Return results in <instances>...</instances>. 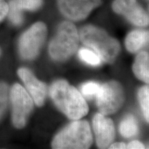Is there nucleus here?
<instances>
[{
    "label": "nucleus",
    "instance_id": "obj_1",
    "mask_svg": "<svg viewBox=\"0 0 149 149\" xmlns=\"http://www.w3.org/2000/svg\"><path fill=\"white\" fill-rule=\"evenodd\" d=\"M50 96L59 111L70 120H78L88 112L81 94L65 80H57L51 86Z\"/></svg>",
    "mask_w": 149,
    "mask_h": 149
},
{
    "label": "nucleus",
    "instance_id": "obj_2",
    "mask_svg": "<svg viewBox=\"0 0 149 149\" xmlns=\"http://www.w3.org/2000/svg\"><path fill=\"white\" fill-rule=\"evenodd\" d=\"M79 39L84 45L94 50L105 62H114L120 53V45L118 41L97 27H83L80 31Z\"/></svg>",
    "mask_w": 149,
    "mask_h": 149
},
{
    "label": "nucleus",
    "instance_id": "obj_3",
    "mask_svg": "<svg viewBox=\"0 0 149 149\" xmlns=\"http://www.w3.org/2000/svg\"><path fill=\"white\" fill-rule=\"evenodd\" d=\"M93 141L89 124L86 121L79 120L70 123L55 135L52 141V148H88Z\"/></svg>",
    "mask_w": 149,
    "mask_h": 149
},
{
    "label": "nucleus",
    "instance_id": "obj_4",
    "mask_svg": "<svg viewBox=\"0 0 149 149\" xmlns=\"http://www.w3.org/2000/svg\"><path fill=\"white\" fill-rule=\"evenodd\" d=\"M79 41V34L74 24L69 22H62L50 43V55L56 61L66 60L77 51Z\"/></svg>",
    "mask_w": 149,
    "mask_h": 149
},
{
    "label": "nucleus",
    "instance_id": "obj_5",
    "mask_svg": "<svg viewBox=\"0 0 149 149\" xmlns=\"http://www.w3.org/2000/svg\"><path fill=\"white\" fill-rule=\"evenodd\" d=\"M10 100L12 104L13 124L17 128H24L33 109V98L22 86L15 84L11 88Z\"/></svg>",
    "mask_w": 149,
    "mask_h": 149
},
{
    "label": "nucleus",
    "instance_id": "obj_6",
    "mask_svg": "<svg viewBox=\"0 0 149 149\" xmlns=\"http://www.w3.org/2000/svg\"><path fill=\"white\" fill-rule=\"evenodd\" d=\"M47 35V28L43 22H37L26 31L19 40V51L24 59H33L40 53Z\"/></svg>",
    "mask_w": 149,
    "mask_h": 149
},
{
    "label": "nucleus",
    "instance_id": "obj_7",
    "mask_svg": "<svg viewBox=\"0 0 149 149\" xmlns=\"http://www.w3.org/2000/svg\"><path fill=\"white\" fill-rule=\"evenodd\" d=\"M96 97L97 105L102 114H113L120 109L124 103V90L120 83L111 81L101 86Z\"/></svg>",
    "mask_w": 149,
    "mask_h": 149
},
{
    "label": "nucleus",
    "instance_id": "obj_8",
    "mask_svg": "<svg viewBox=\"0 0 149 149\" xmlns=\"http://www.w3.org/2000/svg\"><path fill=\"white\" fill-rule=\"evenodd\" d=\"M101 3L102 0H57L61 13L74 21L85 19Z\"/></svg>",
    "mask_w": 149,
    "mask_h": 149
},
{
    "label": "nucleus",
    "instance_id": "obj_9",
    "mask_svg": "<svg viewBox=\"0 0 149 149\" xmlns=\"http://www.w3.org/2000/svg\"><path fill=\"white\" fill-rule=\"evenodd\" d=\"M112 7L116 13L123 15L136 26H146L149 24V17L136 0H115Z\"/></svg>",
    "mask_w": 149,
    "mask_h": 149
},
{
    "label": "nucleus",
    "instance_id": "obj_10",
    "mask_svg": "<svg viewBox=\"0 0 149 149\" xmlns=\"http://www.w3.org/2000/svg\"><path fill=\"white\" fill-rule=\"evenodd\" d=\"M17 74L35 104L38 107L43 106L47 92L46 85L37 79L32 72L26 68H19Z\"/></svg>",
    "mask_w": 149,
    "mask_h": 149
},
{
    "label": "nucleus",
    "instance_id": "obj_11",
    "mask_svg": "<svg viewBox=\"0 0 149 149\" xmlns=\"http://www.w3.org/2000/svg\"><path fill=\"white\" fill-rule=\"evenodd\" d=\"M93 126L97 146L101 148L109 146L115 137L113 121L102 113H97L93 117Z\"/></svg>",
    "mask_w": 149,
    "mask_h": 149
},
{
    "label": "nucleus",
    "instance_id": "obj_12",
    "mask_svg": "<svg viewBox=\"0 0 149 149\" xmlns=\"http://www.w3.org/2000/svg\"><path fill=\"white\" fill-rule=\"evenodd\" d=\"M125 44L128 51L137 52L149 44V31L143 30L132 31L126 37Z\"/></svg>",
    "mask_w": 149,
    "mask_h": 149
},
{
    "label": "nucleus",
    "instance_id": "obj_13",
    "mask_svg": "<svg viewBox=\"0 0 149 149\" xmlns=\"http://www.w3.org/2000/svg\"><path fill=\"white\" fill-rule=\"evenodd\" d=\"M133 70L137 79L149 84V54L147 52H141L137 55Z\"/></svg>",
    "mask_w": 149,
    "mask_h": 149
},
{
    "label": "nucleus",
    "instance_id": "obj_14",
    "mask_svg": "<svg viewBox=\"0 0 149 149\" xmlns=\"http://www.w3.org/2000/svg\"><path fill=\"white\" fill-rule=\"evenodd\" d=\"M120 131L123 137L129 138L138 133V125L135 118L132 115H128L121 122Z\"/></svg>",
    "mask_w": 149,
    "mask_h": 149
},
{
    "label": "nucleus",
    "instance_id": "obj_15",
    "mask_svg": "<svg viewBox=\"0 0 149 149\" xmlns=\"http://www.w3.org/2000/svg\"><path fill=\"white\" fill-rule=\"evenodd\" d=\"M138 100L145 119L149 123V85L144 86L139 89Z\"/></svg>",
    "mask_w": 149,
    "mask_h": 149
},
{
    "label": "nucleus",
    "instance_id": "obj_16",
    "mask_svg": "<svg viewBox=\"0 0 149 149\" xmlns=\"http://www.w3.org/2000/svg\"><path fill=\"white\" fill-rule=\"evenodd\" d=\"M8 18L14 25L19 26L23 22V14L22 11L17 6L14 0L8 3Z\"/></svg>",
    "mask_w": 149,
    "mask_h": 149
},
{
    "label": "nucleus",
    "instance_id": "obj_17",
    "mask_svg": "<svg viewBox=\"0 0 149 149\" xmlns=\"http://www.w3.org/2000/svg\"><path fill=\"white\" fill-rule=\"evenodd\" d=\"M79 55L81 60L91 66H98L101 63L100 56L86 48H81L79 51Z\"/></svg>",
    "mask_w": 149,
    "mask_h": 149
},
{
    "label": "nucleus",
    "instance_id": "obj_18",
    "mask_svg": "<svg viewBox=\"0 0 149 149\" xmlns=\"http://www.w3.org/2000/svg\"><path fill=\"white\" fill-rule=\"evenodd\" d=\"M17 6L22 11L24 10H36L42 6L43 0H14Z\"/></svg>",
    "mask_w": 149,
    "mask_h": 149
},
{
    "label": "nucleus",
    "instance_id": "obj_19",
    "mask_svg": "<svg viewBox=\"0 0 149 149\" xmlns=\"http://www.w3.org/2000/svg\"><path fill=\"white\" fill-rule=\"evenodd\" d=\"M8 102V86L3 81H0V120L6 110Z\"/></svg>",
    "mask_w": 149,
    "mask_h": 149
},
{
    "label": "nucleus",
    "instance_id": "obj_20",
    "mask_svg": "<svg viewBox=\"0 0 149 149\" xmlns=\"http://www.w3.org/2000/svg\"><path fill=\"white\" fill-rule=\"evenodd\" d=\"M101 86L99 84L93 81L87 82L82 85L81 88V93L84 95H85L87 97H93L97 95L99 92H100Z\"/></svg>",
    "mask_w": 149,
    "mask_h": 149
},
{
    "label": "nucleus",
    "instance_id": "obj_21",
    "mask_svg": "<svg viewBox=\"0 0 149 149\" xmlns=\"http://www.w3.org/2000/svg\"><path fill=\"white\" fill-rule=\"evenodd\" d=\"M8 13V4L4 0H0V22L6 17Z\"/></svg>",
    "mask_w": 149,
    "mask_h": 149
},
{
    "label": "nucleus",
    "instance_id": "obj_22",
    "mask_svg": "<svg viewBox=\"0 0 149 149\" xmlns=\"http://www.w3.org/2000/svg\"><path fill=\"white\" fill-rule=\"evenodd\" d=\"M144 145L139 141H133L126 145V148H144Z\"/></svg>",
    "mask_w": 149,
    "mask_h": 149
},
{
    "label": "nucleus",
    "instance_id": "obj_23",
    "mask_svg": "<svg viewBox=\"0 0 149 149\" xmlns=\"http://www.w3.org/2000/svg\"><path fill=\"white\" fill-rule=\"evenodd\" d=\"M110 148H126V145L124 143H121V142H117L113 144L110 145Z\"/></svg>",
    "mask_w": 149,
    "mask_h": 149
},
{
    "label": "nucleus",
    "instance_id": "obj_24",
    "mask_svg": "<svg viewBox=\"0 0 149 149\" xmlns=\"http://www.w3.org/2000/svg\"><path fill=\"white\" fill-rule=\"evenodd\" d=\"M1 49H0V55H1Z\"/></svg>",
    "mask_w": 149,
    "mask_h": 149
}]
</instances>
